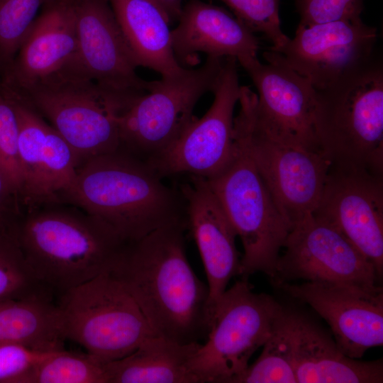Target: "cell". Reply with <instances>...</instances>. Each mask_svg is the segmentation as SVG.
<instances>
[{
  "instance_id": "6da1fadb",
  "label": "cell",
  "mask_w": 383,
  "mask_h": 383,
  "mask_svg": "<svg viewBox=\"0 0 383 383\" xmlns=\"http://www.w3.org/2000/svg\"><path fill=\"white\" fill-rule=\"evenodd\" d=\"M184 225L153 231L128 243L111 274L128 292L157 336L181 343H201L213 313L209 292L191 267Z\"/></svg>"
},
{
  "instance_id": "7a4b0ae2",
  "label": "cell",
  "mask_w": 383,
  "mask_h": 383,
  "mask_svg": "<svg viewBox=\"0 0 383 383\" xmlns=\"http://www.w3.org/2000/svg\"><path fill=\"white\" fill-rule=\"evenodd\" d=\"M162 179L148 162L120 148L82 163L62 202L99 218L131 243L162 227H188L183 195Z\"/></svg>"
},
{
  "instance_id": "3957f363",
  "label": "cell",
  "mask_w": 383,
  "mask_h": 383,
  "mask_svg": "<svg viewBox=\"0 0 383 383\" xmlns=\"http://www.w3.org/2000/svg\"><path fill=\"white\" fill-rule=\"evenodd\" d=\"M60 203L27 208L14 232L35 279L64 293L111 273L128 243L99 218Z\"/></svg>"
},
{
  "instance_id": "277c9868",
  "label": "cell",
  "mask_w": 383,
  "mask_h": 383,
  "mask_svg": "<svg viewBox=\"0 0 383 383\" xmlns=\"http://www.w3.org/2000/svg\"><path fill=\"white\" fill-rule=\"evenodd\" d=\"M315 126L331 165L383 176V66L374 53L316 90Z\"/></svg>"
},
{
  "instance_id": "5b68a950",
  "label": "cell",
  "mask_w": 383,
  "mask_h": 383,
  "mask_svg": "<svg viewBox=\"0 0 383 383\" xmlns=\"http://www.w3.org/2000/svg\"><path fill=\"white\" fill-rule=\"evenodd\" d=\"M10 89L68 143L79 167L121 148L119 118L128 104L89 79L75 60L42 80Z\"/></svg>"
},
{
  "instance_id": "8992f818",
  "label": "cell",
  "mask_w": 383,
  "mask_h": 383,
  "mask_svg": "<svg viewBox=\"0 0 383 383\" xmlns=\"http://www.w3.org/2000/svg\"><path fill=\"white\" fill-rule=\"evenodd\" d=\"M240 238L243 255L239 275L262 272L273 280L292 227L274 204L249 151L243 125L233 120V153L229 164L206 179Z\"/></svg>"
},
{
  "instance_id": "52a82bcc",
  "label": "cell",
  "mask_w": 383,
  "mask_h": 383,
  "mask_svg": "<svg viewBox=\"0 0 383 383\" xmlns=\"http://www.w3.org/2000/svg\"><path fill=\"white\" fill-rule=\"evenodd\" d=\"M57 307L64 338L105 362L127 356L156 335L133 298L111 273L62 293Z\"/></svg>"
},
{
  "instance_id": "ba28073f",
  "label": "cell",
  "mask_w": 383,
  "mask_h": 383,
  "mask_svg": "<svg viewBox=\"0 0 383 383\" xmlns=\"http://www.w3.org/2000/svg\"><path fill=\"white\" fill-rule=\"evenodd\" d=\"M225 58L207 56L196 68L152 81L120 116L121 148L148 163L165 152L196 118L194 107L213 90Z\"/></svg>"
},
{
  "instance_id": "9c48e42d",
  "label": "cell",
  "mask_w": 383,
  "mask_h": 383,
  "mask_svg": "<svg viewBox=\"0 0 383 383\" xmlns=\"http://www.w3.org/2000/svg\"><path fill=\"white\" fill-rule=\"evenodd\" d=\"M282 308L272 296L254 292L248 279L226 289L215 306L208 337L192 360L199 383H235Z\"/></svg>"
},
{
  "instance_id": "30bf717a",
  "label": "cell",
  "mask_w": 383,
  "mask_h": 383,
  "mask_svg": "<svg viewBox=\"0 0 383 383\" xmlns=\"http://www.w3.org/2000/svg\"><path fill=\"white\" fill-rule=\"evenodd\" d=\"M257 96L241 86L237 116L251 157L278 210L292 228L316 210L331 162L323 152L307 150L272 135L259 120Z\"/></svg>"
},
{
  "instance_id": "8fae6325",
  "label": "cell",
  "mask_w": 383,
  "mask_h": 383,
  "mask_svg": "<svg viewBox=\"0 0 383 383\" xmlns=\"http://www.w3.org/2000/svg\"><path fill=\"white\" fill-rule=\"evenodd\" d=\"M238 62L226 57L206 113L196 118L178 140L149 165L161 177L188 174L210 179L233 153V113L240 94Z\"/></svg>"
},
{
  "instance_id": "7c38bea8",
  "label": "cell",
  "mask_w": 383,
  "mask_h": 383,
  "mask_svg": "<svg viewBox=\"0 0 383 383\" xmlns=\"http://www.w3.org/2000/svg\"><path fill=\"white\" fill-rule=\"evenodd\" d=\"M77 38L76 62L101 89L131 104L145 94L152 81L138 67L109 0H71Z\"/></svg>"
},
{
  "instance_id": "4fadbf2b",
  "label": "cell",
  "mask_w": 383,
  "mask_h": 383,
  "mask_svg": "<svg viewBox=\"0 0 383 383\" xmlns=\"http://www.w3.org/2000/svg\"><path fill=\"white\" fill-rule=\"evenodd\" d=\"M272 280L330 281L379 286L374 266L343 234L313 213L289 232Z\"/></svg>"
},
{
  "instance_id": "5bb4252c",
  "label": "cell",
  "mask_w": 383,
  "mask_h": 383,
  "mask_svg": "<svg viewBox=\"0 0 383 383\" xmlns=\"http://www.w3.org/2000/svg\"><path fill=\"white\" fill-rule=\"evenodd\" d=\"M267 64L257 57L238 62L257 91L259 120L278 140L307 150L321 152L315 126L316 89L311 82L282 62L271 50Z\"/></svg>"
},
{
  "instance_id": "9a60e30c",
  "label": "cell",
  "mask_w": 383,
  "mask_h": 383,
  "mask_svg": "<svg viewBox=\"0 0 383 383\" xmlns=\"http://www.w3.org/2000/svg\"><path fill=\"white\" fill-rule=\"evenodd\" d=\"M313 215L343 234L383 274V176L331 165Z\"/></svg>"
},
{
  "instance_id": "2e32d148",
  "label": "cell",
  "mask_w": 383,
  "mask_h": 383,
  "mask_svg": "<svg viewBox=\"0 0 383 383\" xmlns=\"http://www.w3.org/2000/svg\"><path fill=\"white\" fill-rule=\"evenodd\" d=\"M288 295L309 305L328 324L340 350L359 359L370 348L383 345V290L330 281L283 283Z\"/></svg>"
},
{
  "instance_id": "e0dca14e",
  "label": "cell",
  "mask_w": 383,
  "mask_h": 383,
  "mask_svg": "<svg viewBox=\"0 0 383 383\" xmlns=\"http://www.w3.org/2000/svg\"><path fill=\"white\" fill-rule=\"evenodd\" d=\"M377 31L360 18L298 26L294 38L270 50L287 66L323 89L374 53Z\"/></svg>"
},
{
  "instance_id": "ac0fdd59",
  "label": "cell",
  "mask_w": 383,
  "mask_h": 383,
  "mask_svg": "<svg viewBox=\"0 0 383 383\" xmlns=\"http://www.w3.org/2000/svg\"><path fill=\"white\" fill-rule=\"evenodd\" d=\"M2 85L18 119L22 204L28 208L62 202L79 167L72 148L30 105Z\"/></svg>"
},
{
  "instance_id": "d6986e66",
  "label": "cell",
  "mask_w": 383,
  "mask_h": 383,
  "mask_svg": "<svg viewBox=\"0 0 383 383\" xmlns=\"http://www.w3.org/2000/svg\"><path fill=\"white\" fill-rule=\"evenodd\" d=\"M179 186L190 229L198 247L207 277L211 310L232 277L239 275L240 259L235 246L236 232L206 179L189 175Z\"/></svg>"
},
{
  "instance_id": "ffe728a7",
  "label": "cell",
  "mask_w": 383,
  "mask_h": 383,
  "mask_svg": "<svg viewBox=\"0 0 383 383\" xmlns=\"http://www.w3.org/2000/svg\"><path fill=\"white\" fill-rule=\"evenodd\" d=\"M77 38L71 0H51L41 9L2 83L17 90L42 80L76 59Z\"/></svg>"
},
{
  "instance_id": "44dd1931",
  "label": "cell",
  "mask_w": 383,
  "mask_h": 383,
  "mask_svg": "<svg viewBox=\"0 0 383 383\" xmlns=\"http://www.w3.org/2000/svg\"><path fill=\"white\" fill-rule=\"evenodd\" d=\"M177 26L171 30L172 46L179 64L197 63L198 55L234 57H257L260 41L254 32L233 14L201 0L183 5Z\"/></svg>"
},
{
  "instance_id": "7402d4cb",
  "label": "cell",
  "mask_w": 383,
  "mask_h": 383,
  "mask_svg": "<svg viewBox=\"0 0 383 383\" xmlns=\"http://www.w3.org/2000/svg\"><path fill=\"white\" fill-rule=\"evenodd\" d=\"M297 383H382L383 362L359 361L304 315L289 309Z\"/></svg>"
},
{
  "instance_id": "603a6c76",
  "label": "cell",
  "mask_w": 383,
  "mask_h": 383,
  "mask_svg": "<svg viewBox=\"0 0 383 383\" xmlns=\"http://www.w3.org/2000/svg\"><path fill=\"white\" fill-rule=\"evenodd\" d=\"M119 26L139 66L171 77L184 67L176 60L170 23L150 0H109Z\"/></svg>"
},
{
  "instance_id": "cb8c5ba5",
  "label": "cell",
  "mask_w": 383,
  "mask_h": 383,
  "mask_svg": "<svg viewBox=\"0 0 383 383\" xmlns=\"http://www.w3.org/2000/svg\"><path fill=\"white\" fill-rule=\"evenodd\" d=\"M201 344L154 335L127 356L105 362L106 383H199L192 360Z\"/></svg>"
},
{
  "instance_id": "d4e9b609",
  "label": "cell",
  "mask_w": 383,
  "mask_h": 383,
  "mask_svg": "<svg viewBox=\"0 0 383 383\" xmlns=\"http://www.w3.org/2000/svg\"><path fill=\"white\" fill-rule=\"evenodd\" d=\"M64 340L57 305L43 294L0 301V342L50 352Z\"/></svg>"
},
{
  "instance_id": "484cf974",
  "label": "cell",
  "mask_w": 383,
  "mask_h": 383,
  "mask_svg": "<svg viewBox=\"0 0 383 383\" xmlns=\"http://www.w3.org/2000/svg\"><path fill=\"white\" fill-rule=\"evenodd\" d=\"M257 360L235 383H297L289 309L283 306Z\"/></svg>"
},
{
  "instance_id": "4316f807",
  "label": "cell",
  "mask_w": 383,
  "mask_h": 383,
  "mask_svg": "<svg viewBox=\"0 0 383 383\" xmlns=\"http://www.w3.org/2000/svg\"><path fill=\"white\" fill-rule=\"evenodd\" d=\"M104 363L87 353L52 351L24 372L17 383H106Z\"/></svg>"
},
{
  "instance_id": "83f0119b",
  "label": "cell",
  "mask_w": 383,
  "mask_h": 383,
  "mask_svg": "<svg viewBox=\"0 0 383 383\" xmlns=\"http://www.w3.org/2000/svg\"><path fill=\"white\" fill-rule=\"evenodd\" d=\"M14 231L0 226V301L41 294Z\"/></svg>"
},
{
  "instance_id": "f1b7e54d",
  "label": "cell",
  "mask_w": 383,
  "mask_h": 383,
  "mask_svg": "<svg viewBox=\"0 0 383 383\" xmlns=\"http://www.w3.org/2000/svg\"><path fill=\"white\" fill-rule=\"evenodd\" d=\"M51 0H0V72L13 60L43 6Z\"/></svg>"
},
{
  "instance_id": "f546056e",
  "label": "cell",
  "mask_w": 383,
  "mask_h": 383,
  "mask_svg": "<svg viewBox=\"0 0 383 383\" xmlns=\"http://www.w3.org/2000/svg\"><path fill=\"white\" fill-rule=\"evenodd\" d=\"M254 33H262L277 50L288 40L281 28L280 0H220Z\"/></svg>"
},
{
  "instance_id": "4dcf8cb0",
  "label": "cell",
  "mask_w": 383,
  "mask_h": 383,
  "mask_svg": "<svg viewBox=\"0 0 383 383\" xmlns=\"http://www.w3.org/2000/svg\"><path fill=\"white\" fill-rule=\"evenodd\" d=\"M18 143V123L16 113L1 82L0 172L21 201L23 181L19 162Z\"/></svg>"
},
{
  "instance_id": "1f68e13d",
  "label": "cell",
  "mask_w": 383,
  "mask_h": 383,
  "mask_svg": "<svg viewBox=\"0 0 383 383\" xmlns=\"http://www.w3.org/2000/svg\"><path fill=\"white\" fill-rule=\"evenodd\" d=\"M299 25L360 18L364 0H295Z\"/></svg>"
},
{
  "instance_id": "d6a6232c",
  "label": "cell",
  "mask_w": 383,
  "mask_h": 383,
  "mask_svg": "<svg viewBox=\"0 0 383 383\" xmlns=\"http://www.w3.org/2000/svg\"><path fill=\"white\" fill-rule=\"evenodd\" d=\"M49 353L0 342V383H17L24 372Z\"/></svg>"
},
{
  "instance_id": "836d02e7",
  "label": "cell",
  "mask_w": 383,
  "mask_h": 383,
  "mask_svg": "<svg viewBox=\"0 0 383 383\" xmlns=\"http://www.w3.org/2000/svg\"><path fill=\"white\" fill-rule=\"evenodd\" d=\"M21 201L0 172V226L13 229L21 214Z\"/></svg>"
},
{
  "instance_id": "e575fe53",
  "label": "cell",
  "mask_w": 383,
  "mask_h": 383,
  "mask_svg": "<svg viewBox=\"0 0 383 383\" xmlns=\"http://www.w3.org/2000/svg\"><path fill=\"white\" fill-rule=\"evenodd\" d=\"M164 13L170 24L177 21L183 7V0H150Z\"/></svg>"
}]
</instances>
